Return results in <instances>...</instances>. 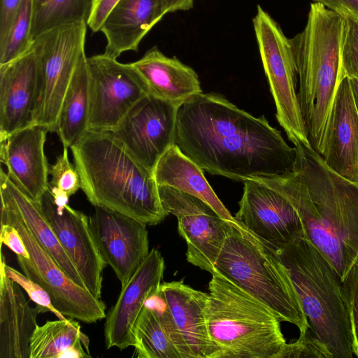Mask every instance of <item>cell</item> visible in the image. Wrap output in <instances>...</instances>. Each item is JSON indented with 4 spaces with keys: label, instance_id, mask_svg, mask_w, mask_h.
<instances>
[{
    "label": "cell",
    "instance_id": "6da1fadb",
    "mask_svg": "<svg viewBox=\"0 0 358 358\" xmlns=\"http://www.w3.org/2000/svg\"><path fill=\"white\" fill-rule=\"evenodd\" d=\"M174 144L211 175L244 182L291 172L296 150L264 116L222 95L200 93L178 108Z\"/></svg>",
    "mask_w": 358,
    "mask_h": 358
},
{
    "label": "cell",
    "instance_id": "7a4b0ae2",
    "mask_svg": "<svg viewBox=\"0 0 358 358\" xmlns=\"http://www.w3.org/2000/svg\"><path fill=\"white\" fill-rule=\"evenodd\" d=\"M291 172L258 180L296 210L305 238L326 257L341 281L358 262V183L339 176L311 147L294 144Z\"/></svg>",
    "mask_w": 358,
    "mask_h": 358
},
{
    "label": "cell",
    "instance_id": "3957f363",
    "mask_svg": "<svg viewBox=\"0 0 358 358\" xmlns=\"http://www.w3.org/2000/svg\"><path fill=\"white\" fill-rule=\"evenodd\" d=\"M70 148L81 189L94 206L110 208L146 225H156L168 215L153 172L111 131H89Z\"/></svg>",
    "mask_w": 358,
    "mask_h": 358
},
{
    "label": "cell",
    "instance_id": "277c9868",
    "mask_svg": "<svg viewBox=\"0 0 358 358\" xmlns=\"http://www.w3.org/2000/svg\"><path fill=\"white\" fill-rule=\"evenodd\" d=\"M343 17L310 3L304 29L289 38L299 84L298 100L311 148L321 152L324 131L342 79Z\"/></svg>",
    "mask_w": 358,
    "mask_h": 358
},
{
    "label": "cell",
    "instance_id": "5b68a950",
    "mask_svg": "<svg viewBox=\"0 0 358 358\" xmlns=\"http://www.w3.org/2000/svg\"><path fill=\"white\" fill-rule=\"evenodd\" d=\"M208 289L206 320L216 358H278L287 343L266 306L217 272Z\"/></svg>",
    "mask_w": 358,
    "mask_h": 358
},
{
    "label": "cell",
    "instance_id": "8992f818",
    "mask_svg": "<svg viewBox=\"0 0 358 358\" xmlns=\"http://www.w3.org/2000/svg\"><path fill=\"white\" fill-rule=\"evenodd\" d=\"M275 252L289 274L315 335L334 358H352V334L341 280L331 263L305 237Z\"/></svg>",
    "mask_w": 358,
    "mask_h": 358
},
{
    "label": "cell",
    "instance_id": "52a82bcc",
    "mask_svg": "<svg viewBox=\"0 0 358 358\" xmlns=\"http://www.w3.org/2000/svg\"><path fill=\"white\" fill-rule=\"evenodd\" d=\"M215 272L262 303L280 322L296 326L299 334L309 327L289 274L275 252L239 223L229 231Z\"/></svg>",
    "mask_w": 358,
    "mask_h": 358
},
{
    "label": "cell",
    "instance_id": "ba28073f",
    "mask_svg": "<svg viewBox=\"0 0 358 358\" xmlns=\"http://www.w3.org/2000/svg\"><path fill=\"white\" fill-rule=\"evenodd\" d=\"M87 22L56 27L32 43L37 65V96L34 124L56 131L62 104L85 52Z\"/></svg>",
    "mask_w": 358,
    "mask_h": 358
},
{
    "label": "cell",
    "instance_id": "9c48e42d",
    "mask_svg": "<svg viewBox=\"0 0 358 358\" xmlns=\"http://www.w3.org/2000/svg\"><path fill=\"white\" fill-rule=\"evenodd\" d=\"M1 194V224H10L21 235L29 257L17 256L24 274L50 295L55 308L63 315L85 323L106 317V305L85 287L74 282L36 241L10 200Z\"/></svg>",
    "mask_w": 358,
    "mask_h": 358
},
{
    "label": "cell",
    "instance_id": "30bf717a",
    "mask_svg": "<svg viewBox=\"0 0 358 358\" xmlns=\"http://www.w3.org/2000/svg\"><path fill=\"white\" fill-rule=\"evenodd\" d=\"M264 73L276 108V118L294 145L310 146L302 117L296 84V62L289 38L259 5L252 19Z\"/></svg>",
    "mask_w": 358,
    "mask_h": 358
},
{
    "label": "cell",
    "instance_id": "8fae6325",
    "mask_svg": "<svg viewBox=\"0 0 358 358\" xmlns=\"http://www.w3.org/2000/svg\"><path fill=\"white\" fill-rule=\"evenodd\" d=\"M208 294L182 280L161 284L147 306L155 308L182 358H216L208 334L206 307Z\"/></svg>",
    "mask_w": 358,
    "mask_h": 358
},
{
    "label": "cell",
    "instance_id": "7c38bea8",
    "mask_svg": "<svg viewBox=\"0 0 358 358\" xmlns=\"http://www.w3.org/2000/svg\"><path fill=\"white\" fill-rule=\"evenodd\" d=\"M90 81L88 131H113L150 93L138 71L104 53L87 57Z\"/></svg>",
    "mask_w": 358,
    "mask_h": 358
},
{
    "label": "cell",
    "instance_id": "4fadbf2b",
    "mask_svg": "<svg viewBox=\"0 0 358 358\" xmlns=\"http://www.w3.org/2000/svg\"><path fill=\"white\" fill-rule=\"evenodd\" d=\"M163 207L178 219L179 234L187 244L189 263L215 272V263L234 224L202 199L168 187L158 186Z\"/></svg>",
    "mask_w": 358,
    "mask_h": 358
},
{
    "label": "cell",
    "instance_id": "5bb4252c",
    "mask_svg": "<svg viewBox=\"0 0 358 358\" xmlns=\"http://www.w3.org/2000/svg\"><path fill=\"white\" fill-rule=\"evenodd\" d=\"M235 219L275 251L305 236L300 217L282 194L258 180L243 182Z\"/></svg>",
    "mask_w": 358,
    "mask_h": 358
},
{
    "label": "cell",
    "instance_id": "9a60e30c",
    "mask_svg": "<svg viewBox=\"0 0 358 358\" xmlns=\"http://www.w3.org/2000/svg\"><path fill=\"white\" fill-rule=\"evenodd\" d=\"M179 106L149 93L111 131L136 160L154 172L159 159L174 144Z\"/></svg>",
    "mask_w": 358,
    "mask_h": 358
},
{
    "label": "cell",
    "instance_id": "2e32d148",
    "mask_svg": "<svg viewBox=\"0 0 358 358\" xmlns=\"http://www.w3.org/2000/svg\"><path fill=\"white\" fill-rule=\"evenodd\" d=\"M38 203L62 247L77 269L85 288L94 297L101 299L103 271L107 264L93 236L90 217L69 205L58 208L50 187Z\"/></svg>",
    "mask_w": 358,
    "mask_h": 358
},
{
    "label": "cell",
    "instance_id": "e0dca14e",
    "mask_svg": "<svg viewBox=\"0 0 358 358\" xmlns=\"http://www.w3.org/2000/svg\"><path fill=\"white\" fill-rule=\"evenodd\" d=\"M90 225L103 259L124 286L150 252L146 224L97 206Z\"/></svg>",
    "mask_w": 358,
    "mask_h": 358
},
{
    "label": "cell",
    "instance_id": "ac0fdd59",
    "mask_svg": "<svg viewBox=\"0 0 358 358\" xmlns=\"http://www.w3.org/2000/svg\"><path fill=\"white\" fill-rule=\"evenodd\" d=\"M165 269L164 257L152 248L146 258L122 287L115 305L110 309L104 325L107 349L120 350L135 345V327L146 301L159 293Z\"/></svg>",
    "mask_w": 358,
    "mask_h": 358
},
{
    "label": "cell",
    "instance_id": "d6986e66",
    "mask_svg": "<svg viewBox=\"0 0 358 358\" xmlns=\"http://www.w3.org/2000/svg\"><path fill=\"white\" fill-rule=\"evenodd\" d=\"M320 155L335 173L358 183V113L348 77L338 85Z\"/></svg>",
    "mask_w": 358,
    "mask_h": 358
},
{
    "label": "cell",
    "instance_id": "ffe728a7",
    "mask_svg": "<svg viewBox=\"0 0 358 358\" xmlns=\"http://www.w3.org/2000/svg\"><path fill=\"white\" fill-rule=\"evenodd\" d=\"M48 129L34 124L0 141L1 160L7 174L30 199L38 201L49 187L50 167L44 152Z\"/></svg>",
    "mask_w": 358,
    "mask_h": 358
},
{
    "label": "cell",
    "instance_id": "44dd1931",
    "mask_svg": "<svg viewBox=\"0 0 358 358\" xmlns=\"http://www.w3.org/2000/svg\"><path fill=\"white\" fill-rule=\"evenodd\" d=\"M37 87L36 58L31 48L0 65V141L34 124Z\"/></svg>",
    "mask_w": 358,
    "mask_h": 358
},
{
    "label": "cell",
    "instance_id": "7402d4cb",
    "mask_svg": "<svg viewBox=\"0 0 358 358\" xmlns=\"http://www.w3.org/2000/svg\"><path fill=\"white\" fill-rule=\"evenodd\" d=\"M166 15L163 0H120L100 31L106 37L104 54L117 59L137 51L143 38Z\"/></svg>",
    "mask_w": 358,
    "mask_h": 358
},
{
    "label": "cell",
    "instance_id": "603a6c76",
    "mask_svg": "<svg viewBox=\"0 0 358 358\" xmlns=\"http://www.w3.org/2000/svg\"><path fill=\"white\" fill-rule=\"evenodd\" d=\"M21 288L0 266V358H29L39 313L29 306Z\"/></svg>",
    "mask_w": 358,
    "mask_h": 358
},
{
    "label": "cell",
    "instance_id": "cb8c5ba5",
    "mask_svg": "<svg viewBox=\"0 0 358 358\" xmlns=\"http://www.w3.org/2000/svg\"><path fill=\"white\" fill-rule=\"evenodd\" d=\"M131 64L145 81L150 92L166 101L180 105L202 92L196 71L176 57L166 56L156 46Z\"/></svg>",
    "mask_w": 358,
    "mask_h": 358
},
{
    "label": "cell",
    "instance_id": "d4e9b609",
    "mask_svg": "<svg viewBox=\"0 0 358 358\" xmlns=\"http://www.w3.org/2000/svg\"><path fill=\"white\" fill-rule=\"evenodd\" d=\"M153 173L158 186H168L195 196L225 220L238 223L213 190L203 171L175 144L159 159Z\"/></svg>",
    "mask_w": 358,
    "mask_h": 358
},
{
    "label": "cell",
    "instance_id": "484cf974",
    "mask_svg": "<svg viewBox=\"0 0 358 358\" xmlns=\"http://www.w3.org/2000/svg\"><path fill=\"white\" fill-rule=\"evenodd\" d=\"M0 192L10 200L36 241L58 266L74 282L85 287L77 269L42 214L38 201L25 194L2 169L0 171Z\"/></svg>",
    "mask_w": 358,
    "mask_h": 358
},
{
    "label": "cell",
    "instance_id": "4316f807",
    "mask_svg": "<svg viewBox=\"0 0 358 358\" xmlns=\"http://www.w3.org/2000/svg\"><path fill=\"white\" fill-rule=\"evenodd\" d=\"M90 114V81L87 57L80 58L65 94L55 132L71 147L87 131Z\"/></svg>",
    "mask_w": 358,
    "mask_h": 358
},
{
    "label": "cell",
    "instance_id": "83f0119b",
    "mask_svg": "<svg viewBox=\"0 0 358 358\" xmlns=\"http://www.w3.org/2000/svg\"><path fill=\"white\" fill-rule=\"evenodd\" d=\"M89 338L74 319L47 321L36 325L30 339L29 358H59L70 348L90 355Z\"/></svg>",
    "mask_w": 358,
    "mask_h": 358
},
{
    "label": "cell",
    "instance_id": "f1b7e54d",
    "mask_svg": "<svg viewBox=\"0 0 358 358\" xmlns=\"http://www.w3.org/2000/svg\"><path fill=\"white\" fill-rule=\"evenodd\" d=\"M90 7L91 0H32V40L58 27L87 22Z\"/></svg>",
    "mask_w": 358,
    "mask_h": 358
},
{
    "label": "cell",
    "instance_id": "f546056e",
    "mask_svg": "<svg viewBox=\"0 0 358 358\" xmlns=\"http://www.w3.org/2000/svg\"><path fill=\"white\" fill-rule=\"evenodd\" d=\"M135 352L139 358H182L157 310L145 305L136 322Z\"/></svg>",
    "mask_w": 358,
    "mask_h": 358
},
{
    "label": "cell",
    "instance_id": "4dcf8cb0",
    "mask_svg": "<svg viewBox=\"0 0 358 358\" xmlns=\"http://www.w3.org/2000/svg\"><path fill=\"white\" fill-rule=\"evenodd\" d=\"M32 0H22L4 43L0 45V65L8 64L30 50L33 40Z\"/></svg>",
    "mask_w": 358,
    "mask_h": 358
},
{
    "label": "cell",
    "instance_id": "1f68e13d",
    "mask_svg": "<svg viewBox=\"0 0 358 358\" xmlns=\"http://www.w3.org/2000/svg\"><path fill=\"white\" fill-rule=\"evenodd\" d=\"M341 76L358 79V20L343 15Z\"/></svg>",
    "mask_w": 358,
    "mask_h": 358
},
{
    "label": "cell",
    "instance_id": "d6a6232c",
    "mask_svg": "<svg viewBox=\"0 0 358 358\" xmlns=\"http://www.w3.org/2000/svg\"><path fill=\"white\" fill-rule=\"evenodd\" d=\"M1 266L12 280L17 283L29 295V298L35 302L38 313L51 312L59 319L65 320V316L60 313L53 306L49 294L38 283L31 280L25 274H22L14 268L8 266L5 261L4 256L1 254Z\"/></svg>",
    "mask_w": 358,
    "mask_h": 358
},
{
    "label": "cell",
    "instance_id": "836d02e7",
    "mask_svg": "<svg viewBox=\"0 0 358 358\" xmlns=\"http://www.w3.org/2000/svg\"><path fill=\"white\" fill-rule=\"evenodd\" d=\"M334 358L327 347L315 335L310 325L299 334L294 343H286L278 358Z\"/></svg>",
    "mask_w": 358,
    "mask_h": 358
},
{
    "label": "cell",
    "instance_id": "e575fe53",
    "mask_svg": "<svg viewBox=\"0 0 358 358\" xmlns=\"http://www.w3.org/2000/svg\"><path fill=\"white\" fill-rule=\"evenodd\" d=\"M341 291L348 311L354 356L358 357V265L355 264L341 281Z\"/></svg>",
    "mask_w": 358,
    "mask_h": 358
},
{
    "label": "cell",
    "instance_id": "d590c367",
    "mask_svg": "<svg viewBox=\"0 0 358 358\" xmlns=\"http://www.w3.org/2000/svg\"><path fill=\"white\" fill-rule=\"evenodd\" d=\"M68 148V146L63 145L62 154L50 167L52 179L49 185L59 187L71 196L81 189V183L76 166L69 161Z\"/></svg>",
    "mask_w": 358,
    "mask_h": 358
},
{
    "label": "cell",
    "instance_id": "8d00e7d4",
    "mask_svg": "<svg viewBox=\"0 0 358 358\" xmlns=\"http://www.w3.org/2000/svg\"><path fill=\"white\" fill-rule=\"evenodd\" d=\"M120 0H91L87 24L94 32L101 30L107 16Z\"/></svg>",
    "mask_w": 358,
    "mask_h": 358
},
{
    "label": "cell",
    "instance_id": "74e56055",
    "mask_svg": "<svg viewBox=\"0 0 358 358\" xmlns=\"http://www.w3.org/2000/svg\"><path fill=\"white\" fill-rule=\"evenodd\" d=\"M1 243L10 248L16 255L29 257V252L17 229L10 224H1Z\"/></svg>",
    "mask_w": 358,
    "mask_h": 358
},
{
    "label": "cell",
    "instance_id": "f35d334b",
    "mask_svg": "<svg viewBox=\"0 0 358 358\" xmlns=\"http://www.w3.org/2000/svg\"><path fill=\"white\" fill-rule=\"evenodd\" d=\"M22 0H1L0 45L8 35L12 22Z\"/></svg>",
    "mask_w": 358,
    "mask_h": 358
},
{
    "label": "cell",
    "instance_id": "ab89813d",
    "mask_svg": "<svg viewBox=\"0 0 358 358\" xmlns=\"http://www.w3.org/2000/svg\"><path fill=\"white\" fill-rule=\"evenodd\" d=\"M343 16L358 20V0H311Z\"/></svg>",
    "mask_w": 358,
    "mask_h": 358
},
{
    "label": "cell",
    "instance_id": "60d3db41",
    "mask_svg": "<svg viewBox=\"0 0 358 358\" xmlns=\"http://www.w3.org/2000/svg\"><path fill=\"white\" fill-rule=\"evenodd\" d=\"M166 13L186 11L193 8L194 0H163Z\"/></svg>",
    "mask_w": 358,
    "mask_h": 358
},
{
    "label": "cell",
    "instance_id": "b9f144b4",
    "mask_svg": "<svg viewBox=\"0 0 358 358\" xmlns=\"http://www.w3.org/2000/svg\"><path fill=\"white\" fill-rule=\"evenodd\" d=\"M50 189L55 203L58 208H64L68 205L70 196L64 190L56 186H50Z\"/></svg>",
    "mask_w": 358,
    "mask_h": 358
},
{
    "label": "cell",
    "instance_id": "7bdbcfd3",
    "mask_svg": "<svg viewBox=\"0 0 358 358\" xmlns=\"http://www.w3.org/2000/svg\"><path fill=\"white\" fill-rule=\"evenodd\" d=\"M349 80L355 105L358 113V79L351 78H349Z\"/></svg>",
    "mask_w": 358,
    "mask_h": 358
},
{
    "label": "cell",
    "instance_id": "ee69618b",
    "mask_svg": "<svg viewBox=\"0 0 358 358\" xmlns=\"http://www.w3.org/2000/svg\"><path fill=\"white\" fill-rule=\"evenodd\" d=\"M357 264L358 265V262H357Z\"/></svg>",
    "mask_w": 358,
    "mask_h": 358
}]
</instances>
